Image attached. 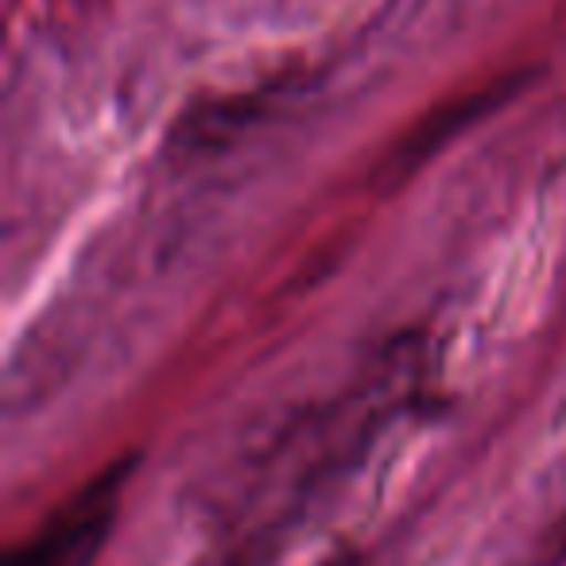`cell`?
Returning a JSON list of instances; mask_svg holds the SVG:
<instances>
[{
  "label": "cell",
  "mask_w": 566,
  "mask_h": 566,
  "mask_svg": "<svg viewBox=\"0 0 566 566\" xmlns=\"http://www.w3.org/2000/svg\"><path fill=\"white\" fill-rule=\"evenodd\" d=\"M125 478L128 465L97 473L90 485L66 496V504H59L4 566H90L117 524Z\"/></svg>",
  "instance_id": "1"
}]
</instances>
